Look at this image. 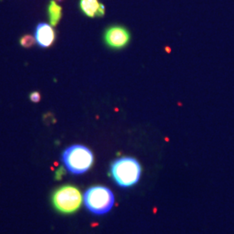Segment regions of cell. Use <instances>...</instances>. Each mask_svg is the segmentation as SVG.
Listing matches in <instances>:
<instances>
[{"instance_id":"obj_1","label":"cell","mask_w":234,"mask_h":234,"mask_svg":"<svg viewBox=\"0 0 234 234\" xmlns=\"http://www.w3.org/2000/svg\"><path fill=\"white\" fill-rule=\"evenodd\" d=\"M110 174L119 187H133L140 180L141 166L133 157H120L112 162Z\"/></svg>"},{"instance_id":"obj_2","label":"cell","mask_w":234,"mask_h":234,"mask_svg":"<svg viewBox=\"0 0 234 234\" xmlns=\"http://www.w3.org/2000/svg\"><path fill=\"white\" fill-rule=\"evenodd\" d=\"M62 161L70 174H82L92 167L94 154L92 151L85 146L73 145L63 151Z\"/></svg>"},{"instance_id":"obj_3","label":"cell","mask_w":234,"mask_h":234,"mask_svg":"<svg viewBox=\"0 0 234 234\" xmlns=\"http://www.w3.org/2000/svg\"><path fill=\"white\" fill-rule=\"evenodd\" d=\"M83 200L85 207L90 213L102 215L112 209L114 203V196L112 191L107 187L94 186L86 190Z\"/></svg>"},{"instance_id":"obj_4","label":"cell","mask_w":234,"mask_h":234,"mask_svg":"<svg viewBox=\"0 0 234 234\" xmlns=\"http://www.w3.org/2000/svg\"><path fill=\"white\" fill-rule=\"evenodd\" d=\"M51 201L58 213L71 214L80 208L82 198L77 187L72 185H64L54 191Z\"/></svg>"},{"instance_id":"obj_5","label":"cell","mask_w":234,"mask_h":234,"mask_svg":"<svg viewBox=\"0 0 234 234\" xmlns=\"http://www.w3.org/2000/svg\"><path fill=\"white\" fill-rule=\"evenodd\" d=\"M103 40L105 44L112 50H121L128 45L131 41V34L126 27L114 24L104 30Z\"/></svg>"},{"instance_id":"obj_6","label":"cell","mask_w":234,"mask_h":234,"mask_svg":"<svg viewBox=\"0 0 234 234\" xmlns=\"http://www.w3.org/2000/svg\"><path fill=\"white\" fill-rule=\"evenodd\" d=\"M35 38L41 48H49L56 40V32L51 25L39 23L35 30Z\"/></svg>"},{"instance_id":"obj_7","label":"cell","mask_w":234,"mask_h":234,"mask_svg":"<svg viewBox=\"0 0 234 234\" xmlns=\"http://www.w3.org/2000/svg\"><path fill=\"white\" fill-rule=\"evenodd\" d=\"M81 11L88 18H102L105 15V6L99 0H80Z\"/></svg>"},{"instance_id":"obj_8","label":"cell","mask_w":234,"mask_h":234,"mask_svg":"<svg viewBox=\"0 0 234 234\" xmlns=\"http://www.w3.org/2000/svg\"><path fill=\"white\" fill-rule=\"evenodd\" d=\"M47 15L51 26H56L63 17V8L56 1H50L47 6Z\"/></svg>"},{"instance_id":"obj_9","label":"cell","mask_w":234,"mask_h":234,"mask_svg":"<svg viewBox=\"0 0 234 234\" xmlns=\"http://www.w3.org/2000/svg\"><path fill=\"white\" fill-rule=\"evenodd\" d=\"M35 41L36 38H34V37H32L30 34H25L24 36H22L19 39V43L22 47L24 48H30L35 44Z\"/></svg>"},{"instance_id":"obj_10","label":"cell","mask_w":234,"mask_h":234,"mask_svg":"<svg viewBox=\"0 0 234 234\" xmlns=\"http://www.w3.org/2000/svg\"><path fill=\"white\" fill-rule=\"evenodd\" d=\"M30 100L32 102H39L41 100V94L37 91H34L30 94Z\"/></svg>"},{"instance_id":"obj_11","label":"cell","mask_w":234,"mask_h":234,"mask_svg":"<svg viewBox=\"0 0 234 234\" xmlns=\"http://www.w3.org/2000/svg\"><path fill=\"white\" fill-rule=\"evenodd\" d=\"M55 1H57V2H62V1H63V0H55Z\"/></svg>"}]
</instances>
